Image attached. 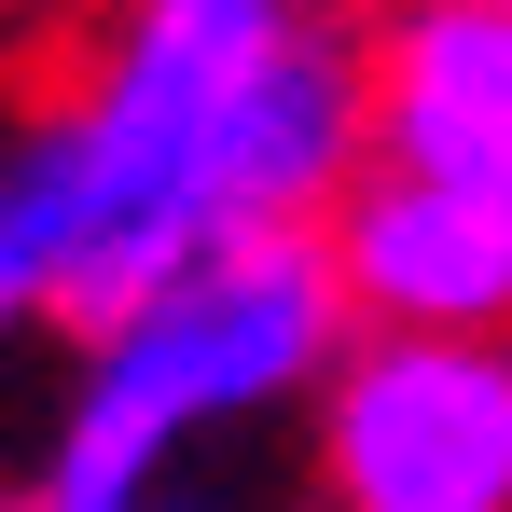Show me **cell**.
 <instances>
[{
  "instance_id": "cell-1",
  "label": "cell",
  "mask_w": 512,
  "mask_h": 512,
  "mask_svg": "<svg viewBox=\"0 0 512 512\" xmlns=\"http://www.w3.org/2000/svg\"><path fill=\"white\" fill-rule=\"evenodd\" d=\"M346 277L333 236H250V250H208L194 277H167L125 333H97L84 402L56 429V471H42V512H139V485L167 471L194 429L263 416L291 402L305 374L346 360Z\"/></svg>"
},
{
  "instance_id": "cell-2",
  "label": "cell",
  "mask_w": 512,
  "mask_h": 512,
  "mask_svg": "<svg viewBox=\"0 0 512 512\" xmlns=\"http://www.w3.org/2000/svg\"><path fill=\"white\" fill-rule=\"evenodd\" d=\"M319 471L346 512H512V346L360 333L319 402Z\"/></svg>"
},
{
  "instance_id": "cell-3",
  "label": "cell",
  "mask_w": 512,
  "mask_h": 512,
  "mask_svg": "<svg viewBox=\"0 0 512 512\" xmlns=\"http://www.w3.org/2000/svg\"><path fill=\"white\" fill-rule=\"evenodd\" d=\"M360 153H374V70L346 56L333 28L291 14L250 70L222 84V125H208V222H222V250L319 236L333 194L360 180Z\"/></svg>"
},
{
  "instance_id": "cell-4",
  "label": "cell",
  "mask_w": 512,
  "mask_h": 512,
  "mask_svg": "<svg viewBox=\"0 0 512 512\" xmlns=\"http://www.w3.org/2000/svg\"><path fill=\"white\" fill-rule=\"evenodd\" d=\"M319 236H333L360 333H512V194L485 180L360 167Z\"/></svg>"
},
{
  "instance_id": "cell-5",
  "label": "cell",
  "mask_w": 512,
  "mask_h": 512,
  "mask_svg": "<svg viewBox=\"0 0 512 512\" xmlns=\"http://www.w3.org/2000/svg\"><path fill=\"white\" fill-rule=\"evenodd\" d=\"M360 70H374V167H429V180L512 194V14L402 0Z\"/></svg>"
},
{
  "instance_id": "cell-6",
  "label": "cell",
  "mask_w": 512,
  "mask_h": 512,
  "mask_svg": "<svg viewBox=\"0 0 512 512\" xmlns=\"http://www.w3.org/2000/svg\"><path fill=\"white\" fill-rule=\"evenodd\" d=\"M139 14H167L194 42H277V28H291V0H139Z\"/></svg>"
},
{
  "instance_id": "cell-7",
  "label": "cell",
  "mask_w": 512,
  "mask_h": 512,
  "mask_svg": "<svg viewBox=\"0 0 512 512\" xmlns=\"http://www.w3.org/2000/svg\"><path fill=\"white\" fill-rule=\"evenodd\" d=\"M485 14H512V0H485Z\"/></svg>"
}]
</instances>
